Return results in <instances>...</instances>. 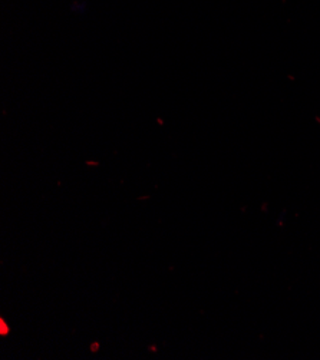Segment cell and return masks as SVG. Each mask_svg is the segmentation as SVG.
<instances>
[{
  "label": "cell",
  "instance_id": "1",
  "mask_svg": "<svg viewBox=\"0 0 320 360\" xmlns=\"http://www.w3.org/2000/svg\"><path fill=\"white\" fill-rule=\"evenodd\" d=\"M0 329H2V330H0V332H2V335H6V333H8V328H6L4 320H2V325H0Z\"/></svg>",
  "mask_w": 320,
  "mask_h": 360
}]
</instances>
